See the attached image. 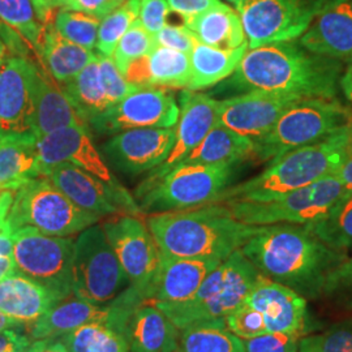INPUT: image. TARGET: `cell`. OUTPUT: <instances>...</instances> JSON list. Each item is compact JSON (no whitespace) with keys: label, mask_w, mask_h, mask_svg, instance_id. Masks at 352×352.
I'll return each instance as SVG.
<instances>
[{"label":"cell","mask_w":352,"mask_h":352,"mask_svg":"<svg viewBox=\"0 0 352 352\" xmlns=\"http://www.w3.org/2000/svg\"><path fill=\"white\" fill-rule=\"evenodd\" d=\"M107 314V304L97 305L68 298L56 302L30 327V340L59 338L91 321L102 320Z\"/></svg>","instance_id":"4dcf8cb0"},{"label":"cell","mask_w":352,"mask_h":352,"mask_svg":"<svg viewBox=\"0 0 352 352\" xmlns=\"http://www.w3.org/2000/svg\"><path fill=\"white\" fill-rule=\"evenodd\" d=\"M177 352H245V347L243 340L227 329L223 318L182 329Z\"/></svg>","instance_id":"d590c367"},{"label":"cell","mask_w":352,"mask_h":352,"mask_svg":"<svg viewBox=\"0 0 352 352\" xmlns=\"http://www.w3.org/2000/svg\"><path fill=\"white\" fill-rule=\"evenodd\" d=\"M32 340L13 329L0 330V352H26Z\"/></svg>","instance_id":"816d5d0a"},{"label":"cell","mask_w":352,"mask_h":352,"mask_svg":"<svg viewBox=\"0 0 352 352\" xmlns=\"http://www.w3.org/2000/svg\"><path fill=\"white\" fill-rule=\"evenodd\" d=\"M52 25L67 41L87 50H96L98 29L101 25L100 17L81 11L60 8L54 17Z\"/></svg>","instance_id":"f35d334b"},{"label":"cell","mask_w":352,"mask_h":352,"mask_svg":"<svg viewBox=\"0 0 352 352\" xmlns=\"http://www.w3.org/2000/svg\"><path fill=\"white\" fill-rule=\"evenodd\" d=\"M26 352H68L62 338L33 340Z\"/></svg>","instance_id":"db71d44e"},{"label":"cell","mask_w":352,"mask_h":352,"mask_svg":"<svg viewBox=\"0 0 352 352\" xmlns=\"http://www.w3.org/2000/svg\"><path fill=\"white\" fill-rule=\"evenodd\" d=\"M343 71L344 64L291 41L248 49L230 76V84L243 93L267 90L299 98L334 100Z\"/></svg>","instance_id":"7a4b0ae2"},{"label":"cell","mask_w":352,"mask_h":352,"mask_svg":"<svg viewBox=\"0 0 352 352\" xmlns=\"http://www.w3.org/2000/svg\"><path fill=\"white\" fill-rule=\"evenodd\" d=\"M12 238L17 272L50 289L60 302L74 295L75 239L51 236L32 227L16 230Z\"/></svg>","instance_id":"30bf717a"},{"label":"cell","mask_w":352,"mask_h":352,"mask_svg":"<svg viewBox=\"0 0 352 352\" xmlns=\"http://www.w3.org/2000/svg\"><path fill=\"white\" fill-rule=\"evenodd\" d=\"M340 89L346 100L352 104V62L347 64V68H344L343 71V75L340 77Z\"/></svg>","instance_id":"6f0895ef"},{"label":"cell","mask_w":352,"mask_h":352,"mask_svg":"<svg viewBox=\"0 0 352 352\" xmlns=\"http://www.w3.org/2000/svg\"><path fill=\"white\" fill-rule=\"evenodd\" d=\"M98 60H100L103 87L111 104L123 100L129 93H132L135 89L138 88L133 84H131L126 80V76L118 69L111 58H106L98 54Z\"/></svg>","instance_id":"f6af8a7d"},{"label":"cell","mask_w":352,"mask_h":352,"mask_svg":"<svg viewBox=\"0 0 352 352\" xmlns=\"http://www.w3.org/2000/svg\"><path fill=\"white\" fill-rule=\"evenodd\" d=\"M101 217L82 210L46 176L29 180L13 195L7 223L14 232L32 227L51 236H74L96 225Z\"/></svg>","instance_id":"ba28073f"},{"label":"cell","mask_w":352,"mask_h":352,"mask_svg":"<svg viewBox=\"0 0 352 352\" xmlns=\"http://www.w3.org/2000/svg\"><path fill=\"white\" fill-rule=\"evenodd\" d=\"M349 131H350V141L352 142V119L350 122V126H349Z\"/></svg>","instance_id":"e7e4bbea"},{"label":"cell","mask_w":352,"mask_h":352,"mask_svg":"<svg viewBox=\"0 0 352 352\" xmlns=\"http://www.w3.org/2000/svg\"><path fill=\"white\" fill-rule=\"evenodd\" d=\"M329 0H244L235 7L248 49L302 37Z\"/></svg>","instance_id":"7c38bea8"},{"label":"cell","mask_w":352,"mask_h":352,"mask_svg":"<svg viewBox=\"0 0 352 352\" xmlns=\"http://www.w3.org/2000/svg\"><path fill=\"white\" fill-rule=\"evenodd\" d=\"M254 141L217 124L179 164H235L253 158Z\"/></svg>","instance_id":"836d02e7"},{"label":"cell","mask_w":352,"mask_h":352,"mask_svg":"<svg viewBox=\"0 0 352 352\" xmlns=\"http://www.w3.org/2000/svg\"><path fill=\"white\" fill-rule=\"evenodd\" d=\"M126 1V0H65L63 8L81 11L103 19Z\"/></svg>","instance_id":"681fc988"},{"label":"cell","mask_w":352,"mask_h":352,"mask_svg":"<svg viewBox=\"0 0 352 352\" xmlns=\"http://www.w3.org/2000/svg\"><path fill=\"white\" fill-rule=\"evenodd\" d=\"M118 261L129 280L148 302L151 279L160 264V254L151 230L138 215L116 214L101 225Z\"/></svg>","instance_id":"4fadbf2b"},{"label":"cell","mask_w":352,"mask_h":352,"mask_svg":"<svg viewBox=\"0 0 352 352\" xmlns=\"http://www.w3.org/2000/svg\"><path fill=\"white\" fill-rule=\"evenodd\" d=\"M245 302L263 315L269 333H283L302 338L311 329L307 299L263 274Z\"/></svg>","instance_id":"ac0fdd59"},{"label":"cell","mask_w":352,"mask_h":352,"mask_svg":"<svg viewBox=\"0 0 352 352\" xmlns=\"http://www.w3.org/2000/svg\"><path fill=\"white\" fill-rule=\"evenodd\" d=\"M225 322L227 329L243 340H252L269 333L263 315L247 302L241 304L239 308L225 317Z\"/></svg>","instance_id":"7bdbcfd3"},{"label":"cell","mask_w":352,"mask_h":352,"mask_svg":"<svg viewBox=\"0 0 352 352\" xmlns=\"http://www.w3.org/2000/svg\"><path fill=\"white\" fill-rule=\"evenodd\" d=\"M12 230L6 223L0 231V257H12Z\"/></svg>","instance_id":"11a10c76"},{"label":"cell","mask_w":352,"mask_h":352,"mask_svg":"<svg viewBox=\"0 0 352 352\" xmlns=\"http://www.w3.org/2000/svg\"><path fill=\"white\" fill-rule=\"evenodd\" d=\"M32 1H33L34 7H36L38 17H39L45 24H47V23L51 20L52 11L49 8V6H47L46 0H32Z\"/></svg>","instance_id":"680465c9"},{"label":"cell","mask_w":352,"mask_h":352,"mask_svg":"<svg viewBox=\"0 0 352 352\" xmlns=\"http://www.w3.org/2000/svg\"><path fill=\"white\" fill-rule=\"evenodd\" d=\"M175 140V126L136 128L113 135L103 151L118 168L139 174L157 168L167 160Z\"/></svg>","instance_id":"d6986e66"},{"label":"cell","mask_w":352,"mask_h":352,"mask_svg":"<svg viewBox=\"0 0 352 352\" xmlns=\"http://www.w3.org/2000/svg\"><path fill=\"white\" fill-rule=\"evenodd\" d=\"M300 100L304 98L277 91L250 90L219 101L218 124L257 141L264 138L278 119Z\"/></svg>","instance_id":"e0dca14e"},{"label":"cell","mask_w":352,"mask_h":352,"mask_svg":"<svg viewBox=\"0 0 352 352\" xmlns=\"http://www.w3.org/2000/svg\"><path fill=\"white\" fill-rule=\"evenodd\" d=\"M129 285L102 226L97 223L78 234L74 254V296L103 305Z\"/></svg>","instance_id":"8fae6325"},{"label":"cell","mask_w":352,"mask_h":352,"mask_svg":"<svg viewBox=\"0 0 352 352\" xmlns=\"http://www.w3.org/2000/svg\"><path fill=\"white\" fill-rule=\"evenodd\" d=\"M6 59H7V49H6V45L0 39V68Z\"/></svg>","instance_id":"6125c7cd"},{"label":"cell","mask_w":352,"mask_h":352,"mask_svg":"<svg viewBox=\"0 0 352 352\" xmlns=\"http://www.w3.org/2000/svg\"><path fill=\"white\" fill-rule=\"evenodd\" d=\"M218 118L219 101L204 93L186 89L180 96L173 149L164 164L151 170L153 173L149 176L158 177L164 175L180 164L218 124Z\"/></svg>","instance_id":"ffe728a7"},{"label":"cell","mask_w":352,"mask_h":352,"mask_svg":"<svg viewBox=\"0 0 352 352\" xmlns=\"http://www.w3.org/2000/svg\"><path fill=\"white\" fill-rule=\"evenodd\" d=\"M260 276L261 273L238 250L208 274L200 289L187 302L151 304L161 309L179 330L200 321L223 320L245 302Z\"/></svg>","instance_id":"5b68a950"},{"label":"cell","mask_w":352,"mask_h":352,"mask_svg":"<svg viewBox=\"0 0 352 352\" xmlns=\"http://www.w3.org/2000/svg\"><path fill=\"white\" fill-rule=\"evenodd\" d=\"M60 88L87 124L111 106L103 87L98 55L71 81L60 85Z\"/></svg>","instance_id":"e575fe53"},{"label":"cell","mask_w":352,"mask_h":352,"mask_svg":"<svg viewBox=\"0 0 352 352\" xmlns=\"http://www.w3.org/2000/svg\"><path fill=\"white\" fill-rule=\"evenodd\" d=\"M349 141L350 131L346 126L322 141L287 151L267 162L261 174L225 189L214 204L270 201L295 189L311 186L337 173L344 160Z\"/></svg>","instance_id":"277c9868"},{"label":"cell","mask_w":352,"mask_h":352,"mask_svg":"<svg viewBox=\"0 0 352 352\" xmlns=\"http://www.w3.org/2000/svg\"><path fill=\"white\" fill-rule=\"evenodd\" d=\"M221 263L215 258H180L161 253L157 272L151 279L148 302H187Z\"/></svg>","instance_id":"cb8c5ba5"},{"label":"cell","mask_w":352,"mask_h":352,"mask_svg":"<svg viewBox=\"0 0 352 352\" xmlns=\"http://www.w3.org/2000/svg\"><path fill=\"white\" fill-rule=\"evenodd\" d=\"M155 47L154 36L142 26L138 19L118 42L111 59L118 69L124 75L131 64L151 54Z\"/></svg>","instance_id":"60d3db41"},{"label":"cell","mask_w":352,"mask_h":352,"mask_svg":"<svg viewBox=\"0 0 352 352\" xmlns=\"http://www.w3.org/2000/svg\"><path fill=\"white\" fill-rule=\"evenodd\" d=\"M146 226L164 254L221 261L240 250L263 227L240 222L223 204L151 214Z\"/></svg>","instance_id":"3957f363"},{"label":"cell","mask_w":352,"mask_h":352,"mask_svg":"<svg viewBox=\"0 0 352 352\" xmlns=\"http://www.w3.org/2000/svg\"><path fill=\"white\" fill-rule=\"evenodd\" d=\"M59 302L50 289L16 269L0 280V312L17 325L34 324Z\"/></svg>","instance_id":"484cf974"},{"label":"cell","mask_w":352,"mask_h":352,"mask_svg":"<svg viewBox=\"0 0 352 352\" xmlns=\"http://www.w3.org/2000/svg\"><path fill=\"white\" fill-rule=\"evenodd\" d=\"M41 176L34 133L0 138V192H16Z\"/></svg>","instance_id":"f1b7e54d"},{"label":"cell","mask_w":352,"mask_h":352,"mask_svg":"<svg viewBox=\"0 0 352 352\" xmlns=\"http://www.w3.org/2000/svg\"><path fill=\"white\" fill-rule=\"evenodd\" d=\"M26 75L33 104L34 135L39 138L64 126H85L62 88L37 64L26 59Z\"/></svg>","instance_id":"603a6c76"},{"label":"cell","mask_w":352,"mask_h":352,"mask_svg":"<svg viewBox=\"0 0 352 352\" xmlns=\"http://www.w3.org/2000/svg\"><path fill=\"white\" fill-rule=\"evenodd\" d=\"M352 110L327 98H304L292 104L274 126L254 141L253 158L270 162L289 151L316 144L350 126Z\"/></svg>","instance_id":"52a82bcc"},{"label":"cell","mask_w":352,"mask_h":352,"mask_svg":"<svg viewBox=\"0 0 352 352\" xmlns=\"http://www.w3.org/2000/svg\"><path fill=\"white\" fill-rule=\"evenodd\" d=\"M179 106L170 89L138 87L123 100L89 122L97 133L116 135L136 128H171Z\"/></svg>","instance_id":"5bb4252c"},{"label":"cell","mask_w":352,"mask_h":352,"mask_svg":"<svg viewBox=\"0 0 352 352\" xmlns=\"http://www.w3.org/2000/svg\"><path fill=\"white\" fill-rule=\"evenodd\" d=\"M140 4L141 0H126L124 4L101 19L96 46L97 54L111 58L120 38L126 34V30L139 19Z\"/></svg>","instance_id":"ab89813d"},{"label":"cell","mask_w":352,"mask_h":352,"mask_svg":"<svg viewBox=\"0 0 352 352\" xmlns=\"http://www.w3.org/2000/svg\"><path fill=\"white\" fill-rule=\"evenodd\" d=\"M157 47H166L171 50L180 51L189 54L195 45L197 43V39L195 34L184 25H166L154 36Z\"/></svg>","instance_id":"7dc6e473"},{"label":"cell","mask_w":352,"mask_h":352,"mask_svg":"<svg viewBox=\"0 0 352 352\" xmlns=\"http://www.w3.org/2000/svg\"><path fill=\"white\" fill-rule=\"evenodd\" d=\"M135 309V304L118 295L107 302V314L102 320L77 327L59 338L68 352H129L126 325Z\"/></svg>","instance_id":"7402d4cb"},{"label":"cell","mask_w":352,"mask_h":352,"mask_svg":"<svg viewBox=\"0 0 352 352\" xmlns=\"http://www.w3.org/2000/svg\"><path fill=\"white\" fill-rule=\"evenodd\" d=\"M51 77L60 85L71 81L97 58L96 51L87 50L62 37L49 21L38 49Z\"/></svg>","instance_id":"1f68e13d"},{"label":"cell","mask_w":352,"mask_h":352,"mask_svg":"<svg viewBox=\"0 0 352 352\" xmlns=\"http://www.w3.org/2000/svg\"><path fill=\"white\" fill-rule=\"evenodd\" d=\"M240 250L264 277L307 300L324 298L333 274L349 258L302 225L263 226Z\"/></svg>","instance_id":"6da1fadb"},{"label":"cell","mask_w":352,"mask_h":352,"mask_svg":"<svg viewBox=\"0 0 352 352\" xmlns=\"http://www.w3.org/2000/svg\"><path fill=\"white\" fill-rule=\"evenodd\" d=\"M126 338L129 352H177L180 333L161 309L144 302L129 317Z\"/></svg>","instance_id":"83f0119b"},{"label":"cell","mask_w":352,"mask_h":352,"mask_svg":"<svg viewBox=\"0 0 352 352\" xmlns=\"http://www.w3.org/2000/svg\"><path fill=\"white\" fill-rule=\"evenodd\" d=\"M343 193L344 188L340 177L333 174L270 201H227L223 205H226L238 221L245 225L308 226L325 215Z\"/></svg>","instance_id":"9c48e42d"},{"label":"cell","mask_w":352,"mask_h":352,"mask_svg":"<svg viewBox=\"0 0 352 352\" xmlns=\"http://www.w3.org/2000/svg\"><path fill=\"white\" fill-rule=\"evenodd\" d=\"M183 23L199 42L212 47L232 50L247 42L239 13L223 1Z\"/></svg>","instance_id":"f546056e"},{"label":"cell","mask_w":352,"mask_h":352,"mask_svg":"<svg viewBox=\"0 0 352 352\" xmlns=\"http://www.w3.org/2000/svg\"><path fill=\"white\" fill-rule=\"evenodd\" d=\"M299 337L283 333H266L243 340L245 352H299Z\"/></svg>","instance_id":"bcb514c9"},{"label":"cell","mask_w":352,"mask_h":352,"mask_svg":"<svg viewBox=\"0 0 352 352\" xmlns=\"http://www.w3.org/2000/svg\"><path fill=\"white\" fill-rule=\"evenodd\" d=\"M46 177L64 195L89 213L98 217L141 213L135 197L124 189L116 190L103 183L98 177L76 167L74 164H60L54 166Z\"/></svg>","instance_id":"2e32d148"},{"label":"cell","mask_w":352,"mask_h":352,"mask_svg":"<svg viewBox=\"0 0 352 352\" xmlns=\"http://www.w3.org/2000/svg\"><path fill=\"white\" fill-rule=\"evenodd\" d=\"M0 21L38 51L46 24L38 17L32 0H0Z\"/></svg>","instance_id":"74e56055"},{"label":"cell","mask_w":352,"mask_h":352,"mask_svg":"<svg viewBox=\"0 0 352 352\" xmlns=\"http://www.w3.org/2000/svg\"><path fill=\"white\" fill-rule=\"evenodd\" d=\"M64 1H65V0H46L49 8H50L52 12H54L55 10H58V8H63Z\"/></svg>","instance_id":"94428289"},{"label":"cell","mask_w":352,"mask_h":352,"mask_svg":"<svg viewBox=\"0 0 352 352\" xmlns=\"http://www.w3.org/2000/svg\"><path fill=\"white\" fill-rule=\"evenodd\" d=\"M13 195L14 193L11 190L0 192V231L7 223V217H8L10 209L12 206Z\"/></svg>","instance_id":"9f6ffc18"},{"label":"cell","mask_w":352,"mask_h":352,"mask_svg":"<svg viewBox=\"0 0 352 352\" xmlns=\"http://www.w3.org/2000/svg\"><path fill=\"white\" fill-rule=\"evenodd\" d=\"M170 8L166 0H141L139 20L142 26L155 36L166 24Z\"/></svg>","instance_id":"c3c4849f"},{"label":"cell","mask_w":352,"mask_h":352,"mask_svg":"<svg viewBox=\"0 0 352 352\" xmlns=\"http://www.w3.org/2000/svg\"><path fill=\"white\" fill-rule=\"evenodd\" d=\"M299 352H352V318L322 333L304 336L299 340Z\"/></svg>","instance_id":"b9f144b4"},{"label":"cell","mask_w":352,"mask_h":352,"mask_svg":"<svg viewBox=\"0 0 352 352\" xmlns=\"http://www.w3.org/2000/svg\"><path fill=\"white\" fill-rule=\"evenodd\" d=\"M41 176L56 164H69L87 171L116 190L124 187L113 175L85 126H64L37 138Z\"/></svg>","instance_id":"9a60e30c"},{"label":"cell","mask_w":352,"mask_h":352,"mask_svg":"<svg viewBox=\"0 0 352 352\" xmlns=\"http://www.w3.org/2000/svg\"><path fill=\"white\" fill-rule=\"evenodd\" d=\"M305 50L338 60L352 62V0H329L299 38Z\"/></svg>","instance_id":"44dd1931"},{"label":"cell","mask_w":352,"mask_h":352,"mask_svg":"<svg viewBox=\"0 0 352 352\" xmlns=\"http://www.w3.org/2000/svg\"><path fill=\"white\" fill-rule=\"evenodd\" d=\"M234 164H177L164 175L149 176L135 190L141 213L187 210L214 204L228 188Z\"/></svg>","instance_id":"8992f818"},{"label":"cell","mask_w":352,"mask_h":352,"mask_svg":"<svg viewBox=\"0 0 352 352\" xmlns=\"http://www.w3.org/2000/svg\"><path fill=\"white\" fill-rule=\"evenodd\" d=\"M34 133L26 59L11 56L0 68V138Z\"/></svg>","instance_id":"d4e9b609"},{"label":"cell","mask_w":352,"mask_h":352,"mask_svg":"<svg viewBox=\"0 0 352 352\" xmlns=\"http://www.w3.org/2000/svg\"><path fill=\"white\" fill-rule=\"evenodd\" d=\"M337 176L340 177V183L344 188V193L352 192V142L349 141L347 151L344 155L343 162L340 164V168L337 170Z\"/></svg>","instance_id":"f5cc1de1"},{"label":"cell","mask_w":352,"mask_h":352,"mask_svg":"<svg viewBox=\"0 0 352 352\" xmlns=\"http://www.w3.org/2000/svg\"><path fill=\"white\" fill-rule=\"evenodd\" d=\"M19 327L14 321H12L11 318H8L7 316L3 315L0 312V330H4V329H13V327Z\"/></svg>","instance_id":"91938a15"},{"label":"cell","mask_w":352,"mask_h":352,"mask_svg":"<svg viewBox=\"0 0 352 352\" xmlns=\"http://www.w3.org/2000/svg\"><path fill=\"white\" fill-rule=\"evenodd\" d=\"M247 50V42L238 49L222 50L197 41L188 54L190 77L187 89L199 91L202 89L212 88L218 82L226 80L227 77L235 72Z\"/></svg>","instance_id":"d6a6232c"},{"label":"cell","mask_w":352,"mask_h":352,"mask_svg":"<svg viewBox=\"0 0 352 352\" xmlns=\"http://www.w3.org/2000/svg\"><path fill=\"white\" fill-rule=\"evenodd\" d=\"M324 298L352 314V257H349L336 270Z\"/></svg>","instance_id":"ee69618b"},{"label":"cell","mask_w":352,"mask_h":352,"mask_svg":"<svg viewBox=\"0 0 352 352\" xmlns=\"http://www.w3.org/2000/svg\"><path fill=\"white\" fill-rule=\"evenodd\" d=\"M307 227L327 245L340 251L352 250V192L343 193L325 215Z\"/></svg>","instance_id":"8d00e7d4"},{"label":"cell","mask_w":352,"mask_h":352,"mask_svg":"<svg viewBox=\"0 0 352 352\" xmlns=\"http://www.w3.org/2000/svg\"><path fill=\"white\" fill-rule=\"evenodd\" d=\"M227 1H230V3H232L235 7L238 6V4H240L241 1H244V0H227Z\"/></svg>","instance_id":"be15d7a7"},{"label":"cell","mask_w":352,"mask_h":352,"mask_svg":"<svg viewBox=\"0 0 352 352\" xmlns=\"http://www.w3.org/2000/svg\"><path fill=\"white\" fill-rule=\"evenodd\" d=\"M170 12L182 16L183 20L197 16L215 6L221 4V0H166Z\"/></svg>","instance_id":"f907efd6"},{"label":"cell","mask_w":352,"mask_h":352,"mask_svg":"<svg viewBox=\"0 0 352 352\" xmlns=\"http://www.w3.org/2000/svg\"><path fill=\"white\" fill-rule=\"evenodd\" d=\"M124 76L135 87L187 89L190 77L189 55L166 47H155L151 54L131 64Z\"/></svg>","instance_id":"4316f807"}]
</instances>
